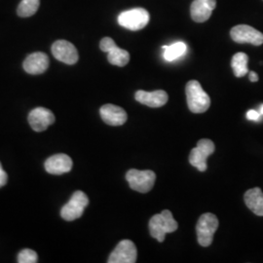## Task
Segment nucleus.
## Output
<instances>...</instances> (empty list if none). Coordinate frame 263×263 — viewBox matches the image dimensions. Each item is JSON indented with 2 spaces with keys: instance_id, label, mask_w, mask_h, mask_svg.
<instances>
[{
  "instance_id": "16",
  "label": "nucleus",
  "mask_w": 263,
  "mask_h": 263,
  "mask_svg": "<svg viewBox=\"0 0 263 263\" xmlns=\"http://www.w3.org/2000/svg\"><path fill=\"white\" fill-rule=\"evenodd\" d=\"M24 69L29 74H41L47 70L49 66V58L42 52L30 54L24 62Z\"/></svg>"
},
{
  "instance_id": "26",
  "label": "nucleus",
  "mask_w": 263,
  "mask_h": 263,
  "mask_svg": "<svg viewBox=\"0 0 263 263\" xmlns=\"http://www.w3.org/2000/svg\"><path fill=\"white\" fill-rule=\"evenodd\" d=\"M259 112H260L261 115H263V104H261V105H260V107H259Z\"/></svg>"
},
{
  "instance_id": "10",
  "label": "nucleus",
  "mask_w": 263,
  "mask_h": 263,
  "mask_svg": "<svg viewBox=\"0 0 263 263\" xmlns=\"http://www.w3.org/2000/svg\"><path fill=\"white\" fill-rule=\"evenodd\" d=\"M138 251L135 244L130 240H123L116 246L109 258L108 263H135L137 261Z\"/></svg>"
},
{
  "instance_id": "21",
  "label": "nucleus",
  "mask_w": 263,
  "mask_h": 263,
  "mask_svg": "<svg viewBox=\"0 0 263 263\" xmlns=\"http://www.w3.org/2000/svg\"><path fill=\"white\" fill-rule=\"evenodd\" d=\"M40 6V0H22L17 13L22 18H28L34 15Z\"/></svg>"
},
{
  "instance_id": "15",
  "label": "nucleus",
  "mask_w": 263,
  "mask_h": 263,
  "mask_svg": "<svg viewBox=\"0 0 263 263\" xmlns=\"http://www.w3.org/2000/svg\"><path fill=\"white\" fill-rule=\"evenodd\" d=\"M100 114L102 119L107 125L110 126H121L127 121V113L122 107L114 104H104L101 109Z\"/></svg>"
},
{
  "instance_id": "2",
  "label": "nucleus",
  "mask_w": 263,
  "mask_h": 263,
  "mask_svg": "<svg viewBox=\"0 0 263 263\" xmlns=\"http://www.w3.org/2000/svg\"><path fill=\"white\" fill-rule=\"evenodd\" d=\"M188 108L193 113L207 111L211 105V99L196 80H191L185 88Z\"/></svg>"
},
{
  "instance_id": "18",
  "label": "nucleus",
  "mask_w": 263,
  "mask_h": 263,
  "mask_svg": "<svg viewBox=\"0 0 263 263\" xmlns=\"http://www.w3.org/2000/svg\"><path fill=\"white\" fill-rule=\"evenodd\" d=\"M245 203L256 216H263V193L259 187L249 189L244 196Z\"/></svg>"
},
{
  "instance_id": "9",
  "label": "nucleus",
  "mask_w": 263,
  "mask_h": 263,
  "mask_svg": "<svg viewBox=\"0 0 263 263\" xmlns=\"http://www.w3.org/2000/svg\"><path fill=\"white\" fill-rule=\"evenodd\" d=\"M230 36L237 43H250L254 46H260L263 44V33L257 29L247 26L239 25L231 29Z\"/></svg>"
},
{
  "instance_id": "11",
  "label": "nucleus",
  "mask_w": 263,
  "mask_h": 263,
  "mask_svg": "<svg viewBox=\"0 0 263 263\" xmlns=\"http://www.w3.org/2000/svg\"><path fill=\"white\" fill-rule=\"evenodd\" d=\"M52 54L58 61L66 65H74L79 59L76 46L66 40L56 41L52 45Z\"/></svg>"
},
{
  "instance_id": "5",
  "label": "nucleus",
  "mask_w": 263,
  "mask_h": 263,
  "mask_svg": "<svg viewBox=\"0 0 263 263\" xmlns=\"http://www.w3.org/2000/svg\"><path fill=\"white\" fill-rule=\"evenodd\" d=\"M126 179L132 189L141 193H147L154 186L156 175L152 171L133 169L126 174Z\"/></svg>"
},
{
  "instance_id": "12",
  "label": "nucleus",
  "mask_w": 263,
  "mask_h": 263,
  "mask_svg": "<svg viewBox=\"0 0 263 263\" xmlns=\"http://www.w3.org/2000/svg\"><path fill=\"white\" fill-rule=\"evenodd\" d=\"M55 122V115L44 107L32 109L28 114V123L35 132L47 130L48 127Z\"/></svg>"
},
{
  "instance_id": "14",
  "label": "nucleus",
  "mask_w": 263,
  "mask_h": 263,
  "mask_svg": "<svg viewBox=\"0 0 263 263\" xmlns=\"http://www.w3.org/2000/svg\"><path fill=\"white\" fill-rule=\"evenodd\" d=\"M72 160L66 154H56L45 162V170L51 175H63L72 169Z\"/></svg>"
},
{
  "instance_id": "8",
  "label": "nucleus",
  "mask_w": 263,
  "mask_h": 263,
  "mask_svg": "<svg viewBox=\"0 0 263 263\" xmlns=\"http://www.w3.org/2000/svg\"><path fill=\"white\" fill-rule=\"evenodd\" d=\"M100 48L103 52L108 54L107 60L113 66H125L130 61L129 52L118 47L112 38H103L100 43Z\"/></svg>"
},
{
  "instance_id": "25",
  "label": "nucleus",
  "mask_w": 263,
  "mask_h": 263,
  "mask_svg": "<svg viewBox=\"0 0 263 263\" xmlns=\"http://www.w3.org/2000/svg\"><path fill=\"white\" fill-rule=\"evenodd\" d=\"M249 76H250V80L252 82H257L258 81V76L254 71H249Z\"/></svg>"
},
{
  "instance_id": "3",
  "label": "nucleus",
  "mask_w": 263,
  "mask_h": 263,
  "mask_svg": "<svg viewBox=\"0 0 263 263\" xmlns=\"http://www.w3.org/2000/svg\"><path fill=\"white\" fill-rule=\"evenodd\" d=\"M117 20L123 28L136 31L144 28L149 23L151 15L143 8H134L121 13Z\"/></svg>"
},
{
  "instance_id": "7",
  "label": "nucleus",
  "mask_w": 263,
  "mask_h": 263,
  "mask_svg": "<svg viewBox=\"0 0 263 263\" xmlns=\"http://www.w3.org/2000/svg\"><path fill=\"white\" fill-rule=\"evenodd\" d=\"M214 152L215 144L213 141L207 139L200 140L198 141L197 146L190 152L189 162L200 172H205L207 170L208 157Z\"/></svg>"
},
{
  "instance_id": "19",
  "label": "nucleus",
  "mask_w": 263,
  "mask_h": 263,
  "mask_svg": "<svg viewBox=\"0 0 263 263\" xmlns=\"http://www.w3.org/2000/svg\"><path fill=\"white\" fill-rule=\"evenodd\" d=\"M248 62L249 57L245 53L240 52L233 56L231 61V66L236 77H243L249 73Z\"/></svg>"
},
{
  "instance_id": "13",
  "label": "nucleus",
  "mask_w": 263,
  "mask_h": 263,
  "mask_svg": "<svg viewBox=\"0 0 263 263\" xmlns=\"http://www.w3.org/2000/svg\"><path fill=\"white\" fill-rule=\"evenodd\" d=\"M216 0H194L190 7L191 18L196 23H204L212 16Z\"/></svg>"
},
{
  "instance_id": "17",
  "label": "nucleus",
  "mask_w": 263,
  "mask_h": 263,
  "mask_svg": "<svg viewBox=\"0 0 263 263\" xmlns=\"http://www.w3.org/2000/svg\"><path fill=\"white\" fill-rule=\"evenodd\" d=\"M135 99L137 102L149 107H161L167 104L169 98L168 94L163 90H157L153 92H145L140 90L135 95Z\"/></svg>"
},
{
  "instance_id": "6",
  "label": "nucleus",
  "mask_w": 263,
  "mask_h": 263,
  "mask_svg": "<svg viewBox=\"0 0 263 263\" xmlns=\"http://www.w3.org/2000/svg\"><path fill=\"white\" fill-rule=\"evenodd\" d=\"M89 204V199L82 191H76L73 195L63 207L61 211V216L67 221H72L81 217L84 210Z\"/></svg>"
},
{
  "instance_id": "4",
  "label": "nucleus",
  "mask_w": 263,
  "mask_h": 263,
  "mask_svg": "<svg viewBox=\"0 0 263 263\" xmlns=\"http://www.w3.org/2000/svg\"><path fill=\"white\" fill-rule=\"evenodd\" d=\"M217 228L218 219L215 215L207 213L200 216L196 226L199 244L202 247H209L212 244Z\"/></svg>"
},
{
  "instance_id": "20",
  "label": "nucleus",
  "mask_w": 263,
  "mask_h": 263,
  "mask_svg": "<svg viewBox=\"0 0 263 263\" xmlns=\"http://www.w3.org/2000/svg\"><path fill=\"white\" fill-rule=\"evenodd\" d=\"M164 59L167 62H173L183 56L186 51L187 46L183 42H176L170 46H164Z\"/></svg>"
},
{
  "instance_id": "1",
  "label": "nucleus",
  "mask_w": 263,
  "mask_h": 263,
  "mask_svg": "<svg viewBox=\"0 0 263 263\" xmlns=\"http://www.w3.org/2000/svg\"><path fill=\"white\" fill-rule=\"evenodd\" d=\"M148 226L151 236L162 243L164 242L166 235L175 232L179 226L172 213L168 210H164L162 213L151 217Z\"/></svg>"
},
{
  "instance_id": "23",
  "label": "nucleus",
  "mask_w": 263,
  "mask_h": 263,
  "mask_svg": "<svg viewBox=\"0 0 263 263\" xmlns=\"http://www.w3.org/2000/svg\"><path fill=\"white\" fill-rule=\"evenodd\" d=\"M247 118L249 120H252V121H258L261 118V114H260V112L256 111V110L252 109V110H249L247 112Z\"/></svg>"
},
{
  "instance_id": "22",
  "label": "nucleus",
  "mask_w": 263,
  "mask_h": 263,
  "mask_svg": "<svg viewBox=\"0 0 263 263\" xmlns=\"http://www.w3.org/2000/svg\"><path fill=\"white\" fill-rule=\"evenodd\" d=\"M37 254L32 250H23L18 255V262L19 263H35L37 262Z\"/></svg>"
},
{
  "instance_id": "24",
  "label": "nucleus",
  "mask_w": 263,
  "mask_h": 263,
  "mask_svg": "<svg viewBox=\"0 0 263 263\" xmlns=\"http://www.w3.org/2000/svg\"><path fill=\"white\" fill-rule=\"evenodd\" d=\"M7 179H8V176H7L6 172L2 168V165L0 163V187L4 186L7 183Z\"/></svg>"
}]
</instances>
